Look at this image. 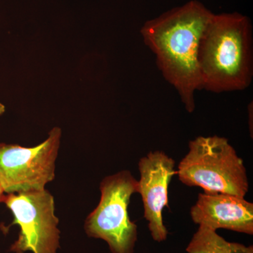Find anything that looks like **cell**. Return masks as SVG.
Segmentation results:
<instances>
[{
	"mask_svg": "<svg viewBox=\"0 0 253 253\" xmlns=\"http://www.w3.org/2000/svg\"><path fill=\"white\" fill-rule=\"evenodd\" d=\"M213 13L197 0L146 21L143 41L156 56L163 76L174 86L186 111L195 110V93L201 90L199 50Z\"/></svg>",
	"mask_w": 253,
	"mask_h": 253,
	"instance_id": "1",
	"label": "cell"
},
{
	"mask_svg": "<svg viewBox=\"0 0 253 253\" xmlns=\"http://www.w3.org/2000/svg\"><path fill=\"white\" fill-rule=\"evenodd\" d=\"M252 26L239 13L213 14L200 42L201 89L244 90L253 78Z\"/></svg>",
	"mask_w": 253,
	"mask_h": 253,
	"instance_id": "2",
	"label": "cell"
},
{
	"mask_svg": "<svg viewBox=\"0 0 253 253\" xmlns=\"http://www.w3.org/2000/svg\"><path fill=\"white\" fill-rule=\"evenodd\" d=\"M189 149L176 171L183 184L245 198L249 183L244 161L226 138L199 136L190 141Z\"/></svg>",
	"mask_w": 253,
	"mask_h": 253,
	"instance_id": "3",
	"label": "cell"
},
{
	"mask_svg": "<svg viewBox=\"0 0 253 253\" xmlns=\"http://www.w3.org/2000/svg\"><path fill=\"white\" fill-rule=\"evenodd\" d=\"M100 191L99 204L84 222L86 234L104 240L112 253H134L137 226L129 218L128 206L131 196L139 192L138 181L129 171H121L106 176Z\"/></svg>",
	"mask_w": 253,
	"mask_h": 253,
	"instance_id": "4",
	"label": "cell"
},
{
	"mask_svg": "<svg viewBox=\"0 0 253 253\" xmlns=\"http://www.w3.org/2000/svg\"><path fill=\"white\" fill-rule=\"evenodd\" d=\"M61 129L55 126L34 147L0 143V186L4 194L39 191L54 180Z\"/></svg>",
	"mask_w": 253,
	"mask_h": 253,
	"instance_id": "5",
	"label": "cell"
},
{
	"mask_svg": "<svg viewBox=\"0 0 253 253\" xmlns=\"http://www.w3.org/2000/svg\"><path fill=\"white\" fill-rule=\"evenodd\" d=\"M2 203L14 216L11 225L20 227L11 252L57 253L59 219L55 214L54 196L48 190L6 194Z\"/></svg>",
	"mask_w": 253,
	"mask_h": 253,
	"instance_id": "6",
	"label": "cell"
},
{
	"mask_svg": "<svg viewBox=\"0 0 253 253\" xmlns=\"http://www.w3.org/2000/svg\"><path fill=\"white\" fill-rule=\"evenodd\" d=\"M139 194L144 206V217L154 241L163 242L168 237L163 224V210L168 207V186L176 171L175 161L163 151H151L139 163Z\"/></svg>",
	"mask_w": 253,
	"mask_h": 253,
	"instance_id": "7",
	"label": "cell"
},
{
	"mask_svg": "<svg viewBox=\"0 0 253 253\" xmlns=\"http://www.w3.org/2000/svg\"><path fill=\"white\" fill-rule=\"evenodd\" d=\"M192 220L199 225L253 234V204L245 198L219 193L199 194L191 208Z\"/></svg>",
	"mask_w": 253,
	"mask_h": 253,
	"instance_id": "8",
	"label": "cell"
},
{
	"mask_svg": "<svg viewBox=\"0 0 253 253\" xmlns=\"http://www.w3.org/2000/svg\"><path fill=\"white\" fill-rule=\"evenodd\" d=\"M186 251L188 253H253V247L229 242L215 230L199 225Z\"/></svg>",
	"mask_w": 253,
	"mask_h": 253,
	"instance_id": "9",
	"label": "cell"
},
{
	"mask_svg": "<svg viewBox=\"0 0 253 253\" xmlns=\"http://www.w3.org/2000/svg\"><path fill=\"white\" fill-rule=\"evenodd\" d=\"M4 196L5 194L4 193V191H3V190L1 189V186H0V203H2Z\"/></svg>",
	"mask_w": 253,
	"mask_h": 253,
	"instance_id": "10",
	"label": "cell"
},
{
	"mask_svg": "<svg viewBox=\"0 0 253 253\" xmlns=\"http://www.w3.org/2000/svg\"><path fill=\"white\" fill-rule=\"evenodd\" d=\"M5 110H6V109H5L4 105L1 104V103H0V116L4 114Z\"/></svg>",
	"mask_w": 253,
	"mask_h": 253,
	"instance_id": "11",
	"label": "cell"
}]
</instances>
